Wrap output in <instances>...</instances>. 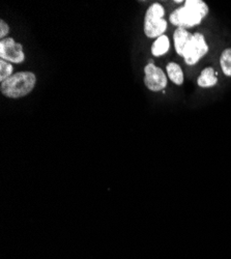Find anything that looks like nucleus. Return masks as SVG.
Here are the masks:
<instances>
[{"label":"nucleus","mask_w":231,"mask_h":259,"mask_svg":"<svg viewBox=\"0 0 231 259\" xmlns=\"http://www.w3.org/2000/svg\"><path fill=\"white\" fill-rule=\"evenodd\" d=\"M144 83L150 91L160 92L167 86V77L163 70L156 67L154 63H149L144 69Z\"/></svg>","instance_id":"nucleus-6"},{"label":"nucleus","mask_w":231,"mask_h":259,"mask_svg":"<svg viewBox=\"0 0 231 259\" xmlns=\"http://www.w3.org/2000/svg\"><path fill=\"white\" fill-rule=\"evenodd\" d=\"M36 83V77L31 72H19L12 77L2 82L0 91L3 95L12 98L19 99L27 96L32 92Z\"/></svg>","instance_id":"nucleus-2"},{"label":"nucleus","mask_w":231,"mask_h":259,"mask_svg":"<svg viewBox=\"0 0 231 259\" xmlns=\"http://www.w3.org/2000/svg\"><path fill=\"white\" fill-rule=\"evenodd\" d=\"M13 76V66L4 59L0 60V82H4Z\"/></svg>","instance_id":"nucleus-12"},{"label":"nucleus","mask_w":231,"mask_h":259,"mask_svg":"<svg viewBox=\"0 0 231 259\" xmlns=\"http://www.w3.org/2000/svg\"><path fill=\"white\" fill-rule=\"evenodd\" d=\"M208 52V46L203 34L196 32L183 51L182 57L189 66H194Z\"/></svg>","instance_id":"nucleus-4"},{"label":"nucleus","mask_w":231,"mask_h":259,"mask_svg":"<svg viewBox=\"0 0 231 259\" xmlns=\"http://www.w3.org/2000/svg\"><path fill=\"white\" fill-rule=\"evenodd\" d=\"M0 58L14 63H21L25 59L23 47L12 37H7L0 41Z\"/></svg>","instance_id":"nucleus-5"},{"label":"nucleus","mask_w":231,"mask_h":259,"mask_svg":"<svg viewBox=\"0 0 231 259\" xmlns=\"http://www.w3.org/2000/svg\"><path fill=\"white\" fill-rule=\"evenodd\" d=\"M193 34L189 32L184 28H177L173 34V40H174V48L178 55L182 56L183 51L186 47L188 46L189 42L192 39Z\"/></svg>","instance_id":"nucleus-7"},{"label":"nucleus","mask_w":231,"mask_h":259,"mask_svg":"<svg viewBox=\"0 0 231 259\" xmlns=\"http://www.w3.org/2000/svg\"><path fill=\"white\" fill-rule=\"evenodd\" d=\"M218 82V77H217V73L215 72V70L213 68H206L204 69L199 78H198V86L203 89L206 88H213Z\"/></svg>","instance_id":"nucleus-8"},{"label":"nucleus","mask_w":231,"mask_h":259,"mask_svg":"<svg viewBox=\"0 0 231 259\" xmlns=\"http://www.w3.org/2000/svg\"><path fill=\"white\" fill-rule=\"evenodd\" d=\"M220 64L223 73L231 77V48L226 49L222 52L221 57H220Z\"/></svg>","instance_id":"nucleus-11"},{"label":"nucleus","mask_w":231,"mask_h":259,"mask_svg":"<svg viewBox=\"0 0 231 259\" xmlns=\"http://www.w3.org/2000/svg\"><path fill=\"white\" fill-rule=\"evenodd\" d=\"M170 48V41L167 35H162L158 37L152 46V53L154 56L159 57L166 54Z\"/></svg>","instance_id":"nucleus-9"},{"label":"nucleus","mask_w":231,"mask_h":259,"mask_svg":"<svg viewBox=\"0 0 231 259\" xmlns=\"http://www.w3.org/2000/svg\"><path fill=\"white\" fill-rule=\"evenodd\" d=\"M9 32H10L9 25L5 22L4 20H0V37L4 39Z\"/></svg>","instance_id":"nucleus-13"},{"label":"nucleus","mask_w":231,"mask_h":259,"mask_svg":"<svg viewBox=\"0 0 231 259\" xmlns=\"http://www.w3.org/2000/svg\"><path fill=\"white\" fill-rule=\"evenodd\" d=\"M175 4H181V2H180V0H175V2H174Z\"/></svg>","instance_id":"nucleus-14"},{"label":"nucleus","mask_w":231,"mask_h":259,"mask_svg":"<svg viewBox=\"0 0 231 259\" xmlns=\"http://www.w3.org/2000/svg\"><path fill=\"white\" fill-rule=\"evenodd\" d=\"M165 9L160 4L152 5L145 13L144 33L150 38L164 35L167 29V21L164 19Z\"/></svg>","instance_id":"nucleus-3"},{"label":"nucleus","mask_w":231,"mask_h":259,"mask_svg":"<svg viewBox=\"0 0 231 259\" xmlns=\"http://www.w3.org/2000/svg\"><path fill=\"white\" fill-rule=\"evenodd\" d=\"M167 74L169 79L176 85H181L183 83V73L181 68L175 62H170L167 64Z\"/></svg>","instance_id":"nucleus-10"},{"label":"nucleus","mask_w":231,"mask_h":259,"mask_svg":"<svg viewBox=\"0 0 231 259\" xmlns=\"http://www.w3.org/2000/svg\"><path fill=\"white\" fill-rule=\"evenodd\" d=\"M207 5L202 0H187L184 6L171 13L169 20L178 28L194 27L199 25L208 14Z\"/></svg>","instance_id":"nucleus-1"}]
</instances>
